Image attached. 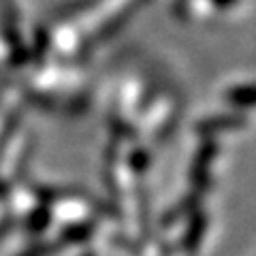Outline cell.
<instances>
[{"mask_svg": "<svg viewBox=\"0 0 256 256\" xmlns=\"http://www.w3.org/2000/svg\"><path fill=\"white\" fill-rule=\"evenodd\" d=\"M246 124V118L244 116H214V118H207L201 120L196 124V132L201 137H214L222 130H233V128H242Z\"/></svg>", "mask_w": 256, "mask_h": 256, "instance_id": "7a4b0ae2", "label": "cell"}, {"mask_svg": "<svg viewBox=\"0 0 256 256\" xmlns=\"http://www.w3.org/2000/svg\"><path fill=\"white\" fill-rule=\"evenodd\" d=\"M216 156V146L214 143H205V146L198 150V154L194 156V162H192L190 169V180L196 188H203L207 182V173H210V164Z\"/></svg>", "mask_w": 256, "mask_h": 256, "instance_id": "3957f363", "label": "cell"}, {"mask_svg": "<svg viewBox=\"0 0 256 256\" xmlns=\"http://www.w3.org/2000/svg\"><path fill=\"white\" fill-rule=\"evenodd\" d=\"M4 32H6V41H9L11 50H13V58L18 62H24L26 60V50L20 41V28H18V20L13 15V9L11 4L6 2V13H4Z\"/></svg>", "mask_w": 256, "mask_h": 256, "instance_id": "277c9868", "label": "cell"}, {"mask_svg": "<svg viewBox=\"0 0 256 256\" xmlns=\"http://www.w3.org/2000/svg\"><path fill=\"white\" fill-rule=\"evenodd\" d=\"M98 0H79V2H75V4H70V6H66V15H75V13H79V11H84V9H90L92 4H96Z\"/></svg>", "mask_w": 256, "mask_h": 256, "instance_id": "8992f818", "label": "cell"}, {"mask_svg": "<svg viewBox=\"0 0 256 256\" xmlns=\"http://www.w3.org/2000/svg\"><path fill=\"white\" fill-rule=\"evenodd\" d=\"M237 0H214L216 6H222V9H228V6H233Z\"/></svg>", "mask_w": 256, "mask_h": 256, "instance_id": "52a82bcc", "label": "cell"}, {"mask_svg": "<svg viewBox=\"0 0 256 256\" xmlns=\"http://www.w3.org/2000/svg\"><path fill=\"white\" fill-rule=\"evenodd\" d=\"M224 98H226L228 105L233 107H256V86L248 84V86H235L230 90L224 92Z\"/></svg>", "mask_w": 256, "mask_h": 256, "instance_id": "5b68a950", "label": "cell"}, {"mask_svg": "<svg viewBox=\"0 0 256 256\" xmlns=\"http://www.w3.org/2000/svg\"><path fill=\"white\" fill-rule=\"evenodd\" d=\"M148 2H150V0H132V2H128L122 11L116 13V15H114V18H111L109 22L102 24V26L94 32V36L88 38V41L84 43V47H82V52H84V54H86V52H92L94 47H98L100 43L109 41V38L114 36L120 28H124L126 24H128V20H130L134 13H139V11H141L143 6L148 4Z\"/></svg>", "mask_w": 256, "mask_h": 256, "instance_id": "6da1fadb", "label": "cell"}]
</instances>
